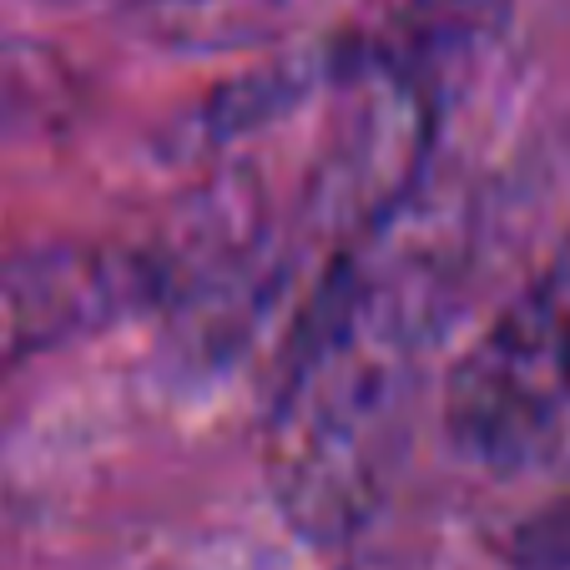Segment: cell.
Listing matches in <instances>:
<instances>
[{"label": "cell", "mask_w": 570, "mask_h": 570, "mask_svg": "<svg viewBox=\"0 0 570 570\" xmlns=\"http://www.w3.org/2000/svg\"><path fill=\"white\" fill-rule=\"evenodd\" d=\"M520 570H570V530H550L525 550Z\"/></svg>", "instance_id": "277c9868"}, {"label": "cell", "mask_w": 570, "mask_h": 570, "mask_svg": "<svg viewBox=\"0 0 570 570\" xmlns=\"http://www.w3.org/2000/svg\"><path fill=\"white\" fill-rule=\"evenodd\" d=\"M173 298L161 253L117 243H41L0 253V374L51 358Z\"/></svg>", "instance_id": "3957f363"}, {"label": "cell", "mask_w": 570, "mask_h": 570, "mask_svg": "<svg viewBox=\"0 0 570 570\" xmlns=\"http://www.w3.org/2000/svg\"><path fill=\"white\" fill-rule=\"evenodd\" d=\"M464 258L460 203L410 193L313 288L263 434L273 500L313 546H344L384 505Z\"/></svg>", "instance_id": "6da1fadb"}, {"label": "cell", "mask_w": 570, "mask_h": 570, "mask_svg": "<svg viewBox=\"0 0 570 570\" xmlns=\"http://www.w3.org/2000/svg\"><path fill=\"white\" fill-rule=\"evenodd\" d=\"M444 430L484 470H525L570 430V258L520 288L454 358Z\"/></svg>", "instance_id": "7a4b0ae2"}]
</instances>
